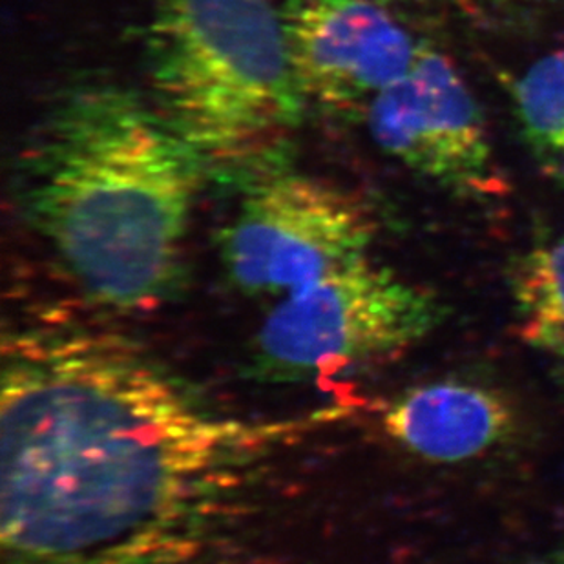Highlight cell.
Masks as SVG:
<instances>
[{
    "mask_svg": "<svg viewBox=\"0 0 564 564\" xmlns=\"http://www.w3.org/2000/svg\"><path fill=\"white\" fill-rule=\"evenodd\" d=\"M338 416L230 415L85 322L6 330L0 564H263L278 464Z\"/></svg>",
    "mask_w": 564,
    "mask_h": 564,
    "instance_id": "cell-1",
    "label": "cell"
},
{
    "mask_svg": "<svg viewBox=\"0 0 564 564\" xmlns=\"http://www.w3.org/2000/svg\"><path fill=\"white\" fill-rule=\"evenodd\" d=\"M17 171L24 218L88 299L147 311L176 296L203 169L150 99L113 83L69 86Z\"/></svg>",
    "mask_w": 564,
    "mask_h": 564,
    "instance_id": "cell-2",
    "label": "cell"
},
{
    "mask_svg": "<svg viewBox=\"0 0 564 564\" xmlns=\"http://www.w3.org/2000/svg\"><path fill=\"white\" fill-rule=\"evenodd\" d=\"M147 74L150 101L203 171L254 165L304 110L276 0H158Z\"/></svg>",
    "mask_w": 564,
    "mask_h": 564,
    "instance_id": "cell-3",
    "label": "cell"
},
{
    "mask_svg": "<svg viewBox=\"0 0 564 564\" xmlns=\"http://www.w3.org/2000/svg\"><path fill=\"white\" fill-rule=\"evenodd\" d=\"M441 318L432 293L366 256L276 300L256 333L252 375L299 382L383 362Z\"/></svg>",
    "mask_w": 564,
    "mask_h": 564,
    "instance_id": "cell-4",
    "label": "cell"
},
{
    "mask_svg": "<svg viewBox=\"0 0 564 564\" xmlns=\"http://www.w3.org/2000/svg\"><path fill=\"white\" fill-rule=\"evenodd\" d=\"M373 216L322 177L271 172L247 188L219 238L230 282L247 296L282 299L368 256Z\"/></svg>",
    "mask_w": 564,
    "mask_h": 564,
    "instance_id": "cell-5",
    "label": "cell"
},
{
    "mask_svg": "<svg viewBox=\"0 0 564 564\" xmlns=\"http://www.w3.org/2000/svg\"><path fill=\"white\" fill-rule=\"evenodd\" d=\"M375 143L424 176L466 191L499 188L479 108L449 59L421 46L402 79L368 107Z\"/></svg>",
    "mask_w": 564,
    "mask_h": 564,
    "instance_id": "cell-6",
    "label": "cell"
},
{
    "mask_svg": "<svg viewBox=\"0 0 564 564\" xmlns=\"http://www.w3.org/2000/svg\"><path fill=\"white\" fill-rule=\"evenodd\" d=\"M283 24L302 96L333 112L369 107L421 50L377 0H288Z\"/></svg>",
    "mask_w": 564,
    "mask_h": 564,
    "instance_id": "cell-7",
    "label": "cell"
},
{
    "mask_svg": "<svg viewBox=\"0 0 564 564\" xmlns=\"http://www.w3.org/2000/svg\"><path fill=\"white\" fill-rule=\"evenodd\" d=\"M391 441L430 463L482 457L510 441L517 413L496 389L463 380H438L408 389L382 411Z\"/></svg>",
    "mask_w": 564,
    "mask_h": 564,
    "instance_id": "cell-8",
    "label": "cell"
},
{
    "mask_svg": "<svg viewBox=\"0 0 564 564\" xmlns=\"http://www.w3.org/2000/svg\"><path fill=\"white\" fill-rule=\"evenodd\" d=\"M511 296L522 341L564 358V240L516 261Z\"/></svg>",
    "mask_w": 564,
    "mask_h": 564,
    "instance_id": "cell-9",
    "label": "cell"
},
{
    "mask_svg": "<svg viewBox=\"0 0 564 564\" xmlns=\"http://www.w3.org/2000/svg\"><path fill=\"white\" fill-rule=\"evenodd\" d=\"M517 110L527 138L539 149L564 143V50L544 57L517 83Z\"/></svg>",
    "mask_w": 564,
    "mask_h": 564,
    "instance_id": "cell-10",
    "label": "cell"
},
{
    "mask_svg": "<svg viewBox=\"0 0 564 564\" xmlns=\"http://www.w3.org/2000/svg\"><path fill=\"white\" fill-rule=\"evenodd\" d=\"M533 564H564V552H555V554L546 555V557Z\"/></svg>",
    "mask_w": 564,
    "mask_h": 564,
    "instance_id": "cell-11",
    "label": "cell"
},
{
    "mask_svg": "<svg viewBox=\"0 0 564 564\" xmlns=\"http://www.w3.org/2000/svg\"><path fill=\"white\" fill-rule=\"evenodd\" d=\"M561 152H563V154H564V143H563V147H561Z\"/></svg>",
    "mask_w": 564,
    "mask_h": 564,
    "instance_id": "cell-12",
    "label": "cell"
},
{
    "mask_svg": "<svg viewBox=\"0 0 564 564\" xmlns=\"http://www.w3.org/2000/svg\"><path fill=\"white\" fill-rule=\"evenodd\" d=\"M377 2H380V0H377Z\"/></svg>",
    "mask_w": 564,
    "mask_h": 564,
    "instance_id": "cell-13",
    "label": "cell"
}]
</instances>
